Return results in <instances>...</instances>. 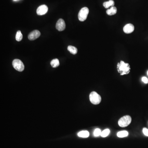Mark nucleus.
<instances>
[{
	"label": "nucleus",
	"mask_w": 148,
	"mask_h": 148,
	"mask_svg": "<svg viewBox=\"0 0 148 148\" xmlns=\"http://www.w3.org/2000/svg\"><path fill=\"white\" fill-rule=\"evenodd\" d=\"M22 34L21 33V32L20 31H18L16 33V40L18 42H20L22 40Z\"/></svg>",
	"instance_id": "16"
},
{
	"label": "nucleus",
	"mask_w": 148,
	"mask_h": 148,
	"mask_svg": "<svg viewBox=\"0 0 148 148\" xmlns=\"http://www.w3.org/2000/svg\"><path fill=\"white\" fill-rule=\"evenodd\" d=\"M40 33L38 30H35L29 33L28 38L30 40H34L39 38L40 35Z\"/></svg>",
	"instance_id": "8"
},
{
	"label": "nucleus",
	"mask_w": 148,
	"mask_h": 148,
	"mask_svg": "<svg viewBox=\"0 0 148 148\" xmlns=\"http://www.w3.org/2000/svg\"><path fill=\"white\" fill-rule=\"evenodd\" d=\"M13 66L14 68L19 72H22L24 70V66L23 63L20 59H15L13 60Z\"/></svg>",
	"instance_id": "5"
},
{
	"label": "nucleus",
	"mask_w": 148,
	"mask_h": 148,
	"mask_svg": "<svg viewBox=\"0 0 148 148\" xmlns=\"http://www.w3.org/2000/svg\"><path fill=\"white\" fill-rule=\"evenodd\" d=\"M117 70L121 75H127L131 70L130 66L128 63H126L123 61H121L117 66Z\"/></svg>",
	"instance_id": "1"
},
{
	"label": "nucleus",
	"mask_w": 148,
	"mask_h": 148,
	"mask_svg": "<svg viewBox=\"0 0 148 148\" xmlns=\"http://www.w3.org/2000/svg\"><path fill=\"white\" fill-rule=\"evenodd\" d=\"M143 133L146 136L148 137V129L146 128H144L143 129Z\"/></svg>",
	"instance_id": "19"
},
{
	"label": "nucleus",
	"mask_w": 148,
	"mask_h": 148,
	"mask_svg": "<svg viewBox=\"0 0 148 148\" xmlns=\"http://www.w3.org/2000/svg\"><path fill=\"white\" fill-rule=\"evenodd\" d=\"M89 13V9L87 7H84L81 9L78 14V19L80 21H84L87 19Z\"/></svg>",
	"instance_id": "4"
},
{
	"label": "nucleus",
	"mask_w": 148,
	"mask_h": 148,
	"mask_svg": "<svg viewBox=\"0 0 148 148\" xmlns=\"http://www.w3.org/2000/svg\"><path fill=\"white\" fill-rule=\"evenodd\" d=\"M110 132V130L108 129H106L105 130H104L101 134V136L102 137V138H106L109 135Z\"/></svg>",
	"instance_id": "17"
},
{
	"label": "nucleus",
	"mask_w": 148,
	"mask_h": 148,
	"mask_svg": "<svg viewBox=\"0 0 148 148\" xmlns=\"http://www.w3.org/2000/svg\"><path fill=\"white\" fill-rule=\"evenodd\" d=\"M50 64L53 68H56L58 67L60 65L59 60L57 58L53 59L51 62Z\"/></svg>",
	"instance_id": "15"
},
{
	"label": "nucleus",
	"mask_w": 148,
	"mask_h": 148,
	"mask_svg": "<svg viewBox=\"0 0 148 148\" xmlns=\"http://www.w3.org/2000/svg\"><path fill=\"white\" fill-rule=\"evenodd\" d=\"M78 136L79 137L82 138H87L89 136V133L87 131H81L78 133Z\"/></svg>",
	"instance_id": "11"
},
{
	"label": "nucleus",
	"mask_w": 148,
	"mask_h": 148,
	"mask_svg": "<svg viewBox=\"0 0 148 148\" xmlns=\"http://www.w3.org/2000/svg\"><path fill=\"white\" fill-rule=\"evenodd\" d=\"M134 29H135V27L131 23H128L125 26L123 27V30L124 33L127 34H129L133 32Z\"/></svg>",
	"instance_id": "9"
},
{
	"label": "nucleus",
	"mask_w": 148,
	"mask_h": 148,
	"mask_svg": "<svg viewBox=\"0 0 148 148\" xmlns=\"http://www.w3.org/2000/svg\"><path fill=\"white\" fill-rule=\"evenodd\" d=\"M89 99L93 105H98L101 101L100 96L95 91H93L90 93Z\"/></svg>",
	"instance_id": "3"
},
{
	"label": "nucleus",
	"mask_w": 148,
	"mask_h": 148,
	"mask_svg": "<svg viewBox=\"0 0 148 148\" xmlns=\"http://www.w3.org/2000/svg\"><path fill=\"white\" fill-rule=\"evenodd\" d=\"M56 28L59 31H63L65 30L66 28V23L64 20L62 19H59L56 23Z\"/></svg>",
	"instance_id": "6"
},
{
	"label": "nucleus",
	"mask_w": 148,
	"mask_h": 148,
	"mask_svg": "<svg viewBox=\"0 0 148 148\" xmlns=\"http://www.w3.org/2000/svg\"><path fill=\"white\" fill-rule=\"evenodd\" d=\"M128 133L126 131H120L117 133V136L118 137L120 138H125L128 136Z\"/></svg>",
	"instance_id": "14"
},
{
	"label": "nucleus",
	"mask_w": 148,
	"mask_h": 148,
	"mask_svg": "<svg viewBox=\"0 0 148 148\" xmlns=\"http://www.w3.org/2000/svg\"><path fill=\"white\" fill-rule=\"evenodd\" d=\"M14 1H17V0H14Z\"/></svg>",
	"instance_id": "21"
},
{
	"label": "nucleus",
	"mask_w": 148,
	"mask_h": 148,
	"mask_svg": "<svg viewBox=\"0 0 148 148\" xmlns=\"http://www.w3.org/2000/svg\"><path fill=\"white\" fill-rule=\"evenodd\" d=\"M104 7L105 8H108L110 7H113L114 5V2L113 0H109V1L104 2L103 3Z\"/></svg>",
	"instance_id": "12"
},
{
	"label": "nucleus",
	"mask_w": 148,
	"mask_h": 148,
	"mask_svg": "<svg viewBox=\"0 0 148 148\" xmlns=\"http://www.w3.org/2000/svg\"><path fill=\"white\" fill-rule=\"evenodd\" d=\"M48 10V6L45 5H41L38 8L37 14L38 15H43L47 13Z\"/></svg>",
	"instance_id": "7"
},
{
	"label": "nucleus",
	"mask_w": 148,
	"mask_h": 148,
	"mask_svg": "<svg viewBox=\"0 0 148 148\" xmlns=\"http://www.w3.org/2000/svg\"><path fill=\"white\" fill-rule=\"evenodd\" d=\"M142 81L143 82H144V83L147 84L148 83V79L146 77L144 76L142 78Z\"/></svg>",
	"instance_id": "20"
},
{
	"label": "nucleus",
	"mask_w": 148,
	"mask_h": 148,
	"mask_svg": "<svg viewBox=\"0 0 148 148\" xmlns=\"http://www.w3.org/2000/svg\"><path fill=\"white\" fill-rule=\"evenodd\" d=\"M132 121L131 117L129 115H126L119 119L118 124L119 126L125 128L130 125Z\"/></svg>",
	"instance_id": "2"
},
{
	"label": "nucleus",
	"mask_w": 148,
	"mask_h": 148,
	"mask_svg": "<svg viewBox=\"0 0 148 148\" xmlns=\"http://www.w3.org/2000/svg\"><path fill=\"white\" fill-rule=\"evenodd\" d=\"M68 51H70V52L72 54L75 55L78 53V49L75 46H68Z\"/></svg>",
	"instance_id": "13"
},
{
	"label": "nucleus",
	"mask_w": 148,
	"mask_h": 148,
	"mask_svg": "<svg viewBox=\"0 0 148 148\" xmlns=\"http://www.w3.org/2000/svg\"><path fill=\"white\" fill-rule=\"evenodd\" d=\"M117 13V9L114 6L111 7L110 9H108L106 10V14L108 15L111 16L115 15Z\"/></svg>",
	"instance_id": "10"
},
{
	"label": "nucleus",
	"mask_w": 148,
	"mask_h": 148,
	"mask_svg": "<svg viewBox=\"0 0 148 148\" xmlns=\"http://www.w3.org/2000/svg\"><path fill=\"white\" fill-rule=\"evenodd\" d=\"M101 133H102V132L101 131L100 129L96 128L94 131L93 135L95 137H98L100 135Z\"/></svg>",
	"instance_id": "18"
},
{
	"label": "nucleus",
	"mask_w": 148,
	"mask_h": 148,
	"mask_svg": "<svg viewBox=\"0 0 148 148\" xmlns=\"http://www.w3.org/2000/svg\"><path fill=\"white\" fill-rule=\"evenodd\" d=\"M147 75H148V71H147Z\"/></svg>",
	"instance_id": "22"
}]
</instances>
